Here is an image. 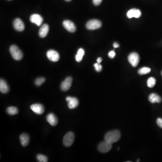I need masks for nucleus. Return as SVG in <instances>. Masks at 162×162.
<instances>
[{"label":"nucleus","instance_id":"1","mask_svg":"<svg viewBox=\"0 0 162 162\" xmlns=\"http://www.w3.org/2000/svg\"><path fill=\"white\" fill-rule=\"evenodd\" d=\"M121 137V133L118 130H113L106 133L104 136V141L110 144L118 141Z\"/></svg>","mask_w":162,"mask_h":162},{"label":"nucleus","instance_id":"2","mask_svg":"<svg viewBox=\"0 0 162 162\" xmlns=\"http://www.w3.org/2000/svg\"><path fill=\"white\" fill-rule=\"evenodd\" d=\"M10 53L12 57L16 60H20L23 57V54L21 50L16 45H12L10 47Z\"/></svg>","mask_w":162,"mask_h":162},{"label":"nucleus","instance_id":"3","mask_svg":"<svg viewBox=\"0 0 162 162\" xmlns=\"http://www.w3.org/2000/svg\"><path fill=\"white\" fill-rule=\"evenodd\" d=\"M102 26V23L97 19H92L87 23L86 28L88 30H94L100 28Z\"/></svg>","mask_w":162,"mask_h":162},{"label":"nucleus","instance_id":"4","mask_svg":"<svg viewBox=\"0 0 162 162\" xmlns=\"http://www.w3.org/2000/svg\"><path fill=\"white\" fill-rule=\"evenodd\" d=\"M75 139L74 133L71 131L68 132L63 138V144L66 147H70L72 145Z\"/></svg>","mask_w":162,"mask_h":162},{"label":"nucleus","instance_id":"5","mask_svg":"<svg viewBox=\"0 0 162 162\" xmlns=\"http://www.w3.org/2000/svg\"><path fill=\"white\" fill-rule=\"evenodd\" d=\"M128 60L131 65L133 67H136L139 64L140 61V57L137 53L132 52L128 56Z\"/></svg>","mask_w":162,"mask_h":162},{"label":"nucleus","instance_id":"6","mask_svg":"<svg viewBox=\"0 0 162 162\" xmlns=\"http://www.w3.org/2000/svg\"><path fill=\"white\" fill-rule=\"evenodd\" d=\"M112 147V144L104 141L99 143L98 146V150L102 153H106L109 151Z\"/></svg>","mask_w":162,"mask_h":162},{"label":"nucleus","instance_id":"7","mask_svg":"<svg viewBox=\"0 0 162 162\" xmlns=\"http://www.w3.org/2000/svg\"><path fill=\"white\" fill-rule=\"evenodd\" d=\"M46 56L48 59L52 62H57L60 59L59 53L57 51L53 50L47 51Z\"/></svg>","mask_w":162,"mask_h":162},{"label":"nucleus","instance_id":"8","mask_svg":"<svg viewBox=\"0 0 162 162\" xmlns=\"http://www.w3.org/2000/svg\"><path fill=\"white\" fill-rule=\"evenodd\" d=\"M72 81V78L70 77H67L61 84V90L63 92H66L68 91L71 86Z\"/></svg>","mask_w":162,"mask_h":162},{"label":"nucleus","instance_id":"9","mask_svg":"<svg viewBox=\"0 0 162 162\" xmlns=\"http://www.w3.org/2000/svg\"><path fill=\"white\" fill-rule=\"evenodd\" d=\"M63 25L64 28L66 29L67 31L70 33H74L76 30V27L72 22L70 20H65L63 23Z\"/></svg>","mask_w":162,"mask_h":162},{"label":"nucleus","instance_id":"10","mask_svg":"<svg viewBox=\"0 0 162 162\" xmlns=\"http://www.w3.org/2000/svg\"><path fill=\"white\" fill-rule=\"evenodd\" d=\"M66 100L68 102V105L70 109H73L78 106V100L76 98L68 97L66 98Z\"/></svg>","mask_w":162,"mask_h":162},{"label":"nucleus","instance_id":"11","mask_svg":"<svg viewBox=\"0 0 162 162\" xmlns=\"http://www.w3.org/2000/svg\"><path fill=\"white\" fill-rule=\"evenodd\" d=\"M14 28L16 31L21 32L25 28L24 23L20 18H16L13 22Z\"/></svg>","mask_w":162,"mask_h":162},{"label":"nucleus","instance_id":"12","mask_svg":"<svg viewBox=\"0 0 162 162\" xmlns=\"http://www.w3.org/2000/svg\"><path fill=\"white\" fill-rule=\"evenodd\" d=\"M32 111L38 114H42L44 112L45 109L43 105L40 104H34L30 106Z\"/></svg>","mask_w":162,"mask_h":162},{"label":"nucleus","instance_id":"13","mask_svg":"<svg viewBox=\"0 0 162 162\" xmlns=\"http://www.w3.org/2000/svg\"><path fill=\"white\" fill-rule=\"evenodd\" d=\"M30 20L32 23H35L37 26H40L42 25L43 19L40 15L33 14L30 16Z\"/></svg>","mask_w":162,"mask_h":162},{"label":"nucleus","instance_id":"14","mask_svg":"<svg viewBox=\"0 0 162 162\" xmlns=\"http://www.w3.org/2000/svg\"><path fill=\"white\" fill-rule=\"evenodd\" d=\"M126 15L128 18H131L133 17L138 18L141 16V13L140 10L138 9H132L127 12Z\"/></svg>","mask_w":162,"mask_h":162},{"label":"nucleus","instance_id":"15","mask_svg":"<svg viewBox=\"0 0 162 162\" xmlns=\"http://www.w3.org/2000/svg\"><path fill=\"white\" fill-rule=\"evenodd\" d=\"M47 121L52 126H55L58 123L57 117L53 113H50L46 116Z\"/></svg>","mask_w":162,"mask_h":162},{"label":"nucleus","instance_id":"16","mask_svg":"<svg viewBox=\"0 0 162 162\" xmlns=\"http://www.w3.org/2000/svg\"><path fill=\"white\" fill-rule=\"evenodd\" d=\"M49 30V27L46 24H44L41 27L39 31V36L42 38H45L47 36Z\"/></svg>","mask_w":162,"mask_h":162},{"label":"nucleus","instance_id":"17","mask_svg":"<svg viewBox=\"0 0 162 162\" xmlns=\"http://www.w3.org/2000/svg\"><path fill=\"white\" fill-rule=\"evenodd\" d=\"M10 90V88L6 82L3 79L0 80V91L2 93L6 94L8 93Z\"/></svg>","mask_w":162,"mask_h":162},{"label":"nucleus","instance_id":"18","mask_svg":"<svg viewBox=\"0 0 162 162\" xmlns=\"http://www.w3.org/2000/svg\"><path fill=\"white\" fill-rule=\"evenodd\" d=\"M20 143L23 146H26L28 145L29 142V137L28 135L26 133H23L20 135Z\"/></svg>","mask_w":162,"mask_h":162},{"label":"nucleus","instance_id":"19","mask_svg":"<svg viewBox=\"0 0 162 162\" xmlns=\"http://www.w3.org/2000/svg\"><path fill=\"white\" fill-rule=\"evenodd\" d=\"M148 100L151 103H159L162 101V99L158 95L155 93H152L148 97Z\"/></svg>","mask_w":162,"mask_h":162},{"label":"nucleus","instance_id":"20","mask_svg":"<svg viewBox=\"0 0 162 162\" xmlns=\"http://www.w3.org/2000/svg\"><path fill=\"white\" fill-rule=\"evenodd\" d=\"M85 54V51L82 48H80L77 51V54L76 55V60L78 62H81Z\"/></svg>","mask_w":162,"mask_h":162},{"label":"nucleus","instance_id":"21","mask_svg":"<svg viewBox=\"0 0 162 162\" xmlns=\"http://www.w3.org/2000/svg\"><path fill=\"white\" fill-rule=\"evenodd\" d=\"M6 112L9 115H14L17 114L18 113V109L16 107L11 106L7 109Z\"/></svg>","mask_w":162,"mask_h":162},{"label":"nucleus","instance_id":"22","mask_svg":"<svg viewBox=\"0 0 162 162\" xmlns=\"http://www.w3.org/2000/svg\"><path fill=\"white\" fill-rule=\"evenodd\" d=\"M151 71V69L150 68L143 67L138 70V72L140 75H145L149 73Z\"/></svg>","mask_w":162,"mask_h":162},{"label":"nucleus","instance_id":"23","mask_svg":"<svg viewBox=\"0 0 162 162\" xmlns=\"http://www.w3.org/2000/svg\"><path fill=\"white\" fill-rule=\"evenodd\" d=\"M155 84H156V80L154 77H150L148 79L147 85L148 87H153L155 86Z\"/></svg>","mask_w":162,"mask_h":162},{"label":"nucleus","instance_id":"24","mask_svg":"<svg viewBox=\"0 0 162 162\" xmlns=\"http://www.w3.org/2000/svg\"><path fill=\"white\" fill-rule=\"evenodd\" d=\"M37 159L40 162H48V158L47 157L43 154H38L37 156Z\"/></svg>","mask_w":162,"mask_h":162},{"label":"nucleus","instance_id":"25","mask_svg":"<svg viewBox=\"0 0 162 162\" xmlns=\"http://www.w3.org/2000/svg\"><path fill=\"white\" fill-rule=\"evenodd\" d=\"M45 82V78L43 77H38L35 81V84L36 86H40L42 85Z\"/></svg>","mask_w":162,"mask_h":162},{"label":"nucleus","instance_id":"26","mask_svg":"<svg viewBox=\"0 0 162 162\" xmlns=\"http://www.w3.org/2000/svg\"><path fill=\"white\" fill-rule=\"evenodd\" d=\"M94 66L95 68V70L97 71L98 72H99L101 71L102 70V67L101 65H100V64H99V63H95V64L94 65Z\"/></svg>","mask_w":162,"mask_h":162},{"label":"nucleus","instance_id":"27","mask_svg":"<svg viewBox=\"0 0 162 162\" xmlns=\"http://www.w3.org/2000/svg\"><path fill=\"white\" fill-rule=\"evenodd\" d=\"M115 55H116V54H115V52H114V50L110 51L109 53V54H108V56H109V58H111V59H113V58H114Z\"/></svg>","mask_w":162,"mask_h":162},{"label":"nucleus","instance_id":"28","mask_svg":"<svg viewBox=\"0 0 162 162\" xmlns=\"http://www.w3.org/2000/svg\"><path fill=\"white\" fill-rule=\"evenodd\" d=\"M102 0H92L93 3L95 6H97L101 4Z\"/></svg>","mask_w":162,"mask_h":162},{"label":"nucleus","instance_id":"29","mask_svg":"<svg viewBox=\"0 0 162 162\" xmlns=\"http://www.w3.org/2000/svg\"><path fill=\"white\" fill-rule=\"evenodd\" d=\"M156 122L158 125L162 128V119L161 118H158L157 119Z\"/></svg>","mask_w":162,"mask_h":162},{"label":"nucleus","instance_id":"30","mask_svg":"<svg viewBox=\"0 0 162 162\" xmlns=\"http://www.w3.org/2000/svg\"><path fill=\"white\" fill-rule=\"evenodd\" d=\"M113 46H114V48H118V47L119 46V44L118 43H114V44H113Z\"/></svg>","mask_w":162,"mask_h":162},{"label":"nucleus","instance_id":"31","mask_svg":"<svg viewBox=\"0 0 162 162\" xmlns=\"http://www.w3.org/2000/svg\"><path fill=\"white\" fill-rule=\"evenodd\" d=\"M102 61V59L101 58H100V57L98 58L97 60V63H99V64H100Z\"/></svg>","mask_w":162,"mask_h":162},{"label":"nucleus","instance_id":"32","mask_svg":"<svg viewBox=\"0 0 162 162\" xmlns=\"http://www.w3.org/2000/svg\"><path fill=\"white\" fill-rule=\"evenodd\" d=\"M66 1H70L71 0H65Z\"/></svg>","mask_w":162,"mask_h":162},{"label":"nucleus","instance_id":"33","mask_svg":"<svg viewBox=\"0 0 162 162\" xmlns=\"http://www.w3.org/2000/svg\"><path fill=\"white\" fill-rule=\"evenodd\" d=\"M161 74H162V72H161Z\"/></svg>","mask_w":162,"mask_h":162}]
</instances>
